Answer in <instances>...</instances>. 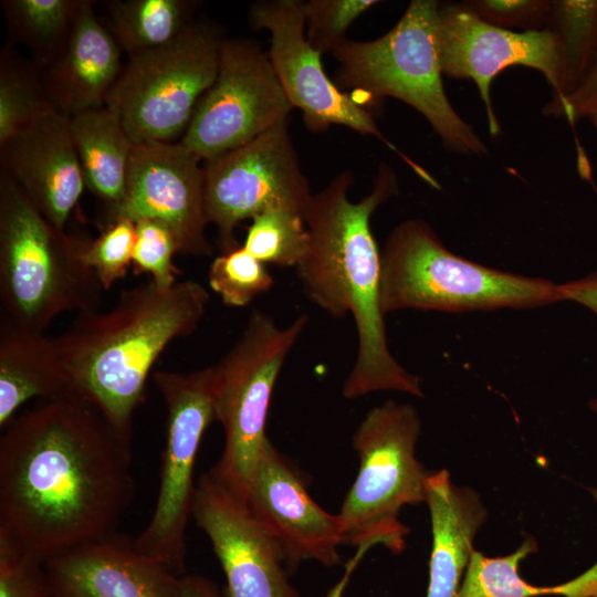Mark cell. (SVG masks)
<instances>
[{"mask_svg": "<svg viewBox=\"0 0 597 597\" xmlns=\"http://www.w3.org/2000/svg\"><path fill=\"white\" fill-rule=\"evenodd\" d=\"M0 439V528L44 561L116 533L134 501L132 437L83 399L41 400Z\"/></svg>", "mask_w": 597, "mask_h": 597, "instance_id": "cell-1", "label": "cell"}, {"mask_svg": "<svg viewBox=\"0 0 597 597\" xmlns=\"http://www.w3.org/2000/svg\"><path fill=\"white\" fill-rule=\"evenodd\" d=\"M354 174L341 171L313 193L304 219L310 249L295 268L306 297L333 318L352 315L357 353L344 385L347 399L392 390L423 398L420 378L408 371L388 346L380 304L381 253L370 220L398 192L396 172L380 164L370 191L352 201Z\"/></svg>", "mask_w": 597, "mask_h": 597, "instance_id": "cell-2", "label": "cell"}, {"mask_svg": "<svg viewBox=\"0 0 597 597\" xmlns=\"http://www.w3.org/2000/svg\"><path fill=\"white\" fill-rule=\"evenodd\" d=\"M209 293L195 281L163 287L154 281L123 290L107 311L78 313L53 338L77 392L122 433L145 400L149 373L167 345L201 322Z\"/></svg>", "mask_w": 597, "mask_h": 597, "instance_id": "cell-3", "label": "cell"}, {"mask_svg": "<svg viewBox=\"0 0 597 597\" xmlns=\"http://www.w3.org/2000/svg\"><path fill=\"white\" fill-rule=\"evenodd\" d=\"M434 0H412L399 21L370 41L346 40L332 54L337 86L369 109L385 97L418 111L442 145L462 156H485V143L451 105L442 82ZM370 111V109H369Z\"/></svg>", "mask_w": 597, "mask_h": 597, "instance_id": "cell-4", "label": "cell"}, {"mask_svg": "<svg viewBox=\"0 0 597 597\" xmlns=\"http://www.w3.org/2000/svg\"><path fill=\"white\" fill-rule=\"evenodd\" d=\"M86 241L54 227L1 171V315L43 334L62 313L98 311L103 287L84 259Z\"/></svg>", "mask_w": 597, "mask_h": 597, "instance_id": "cell-5", "label": "cell"}, {"mask_svg": "<svg viewBox=\"0 0 597 597\" xmlns=\"http://www.w3.org/2000/svg\"><path fill=\"white\" fill-rule=\"evenodd\" d=\"M380 253L385 315L402 310L458 313L535 308L562 301L557 283L454 254L421 219H408L395 227Z\"/></svg>", "mask_w": 597, "mask_h": 597, "instance_id": "cell-6", "label": "cell"}, {"mask_svg": "<svg viewBox=\"0 0 597 597\" xmlns=\"http://www.w3.org/2000/svg\"><path fill=\"white\" fill-rule=\"evenodd\" d=\"M420 432L415 407L394 400L371 408L356 428L359 468L338 512L347 544L366 552L383 545L394 554L406 548L410 531L398 514L404 505L426 503L430 474L415 455Z\"/></svg>", "mask_w": 597, "mask_h": 597, "instance_id": "cell-7", "label": "cell"}, {"mask_svg": "<svg viewBox=\"0 0 597 597\" xmlns=\"http://www.w3.org/2000/svg\"><path fill=\"white\" fill-rule=\"evenodd\" d=\"M307 324L308 316L302 314L280 327L270 314L254 310L241 336L212 366L214 416L224 446L209 471L243 499L269 439L265 425L276 379Z\"/></svg>", "mask_w": 597, "mask_h": 597, "instance_id": "cell-8", "label": "cell"}, {"mask_svg": "<svg viewBox=\"0 0 597 597\" xmlns=\"http://www.w3.org/2000/svg\"><path fill=\"white\" fill-rule=\"evenodd\" d=\"M219 31L192 23L171 43L129 57L105 105L134 145L177 143L219 69Z\"/></svg>", "mask_w": 597, "mask_h": 597, "instance_id": "cell-9", "label": "cell"}, {"mask_svg": "<svg viewBox=\"0 0 597 597\" xmlns=\"http://www.w3.org/2000/svg\"><path fill=\"white\" fill-rule=\"evenodd\" d=\"M166 409V438L153 514L135 546L179 576L186 573V532L197 484L195 464L206 429L216 420L213 367L153 376Z\"/></svg>", "mask_w": 597, "mask_h": 597, "instance_id": "cell-10", "label": "cell"}, {"mask_svg": "<svg viewBox=\"0 0 597 597\" xmlns=\"http://www.w3.org/2000/svg\"><path fill=\"white\" fill-rule=\"evenodd\" d=\"M203 172L206 211L221 252L240 245L234 231L242 221L276 206L305 214L313 197L287 121L203 161Z\"/></svg>", "mask_w": 597, "mask_h": 597, "instance_id": "cell-11", "label": "cell"}, {"mask_svg": "<svg viewBox=\"0 0 597 597\" xmlns=\"http://www.w3.org/2000/svg\"><path fill=\"white\" fill-rule=\"evenodd\" d=\"M293 109L268 52L249 39H223L217 76L179 140L202 161L234 149Z\"/></svg>", "mask_w": 597, "mask_h": 597, "instance_id": "cell-12", "label": "cell"}, {"mask_svg": "<svg viewBox=\"0 0 597 597\" xmlns=\"http://www.w3.org/2000/svg\"><path fill=\"white\" fill-rule=\"evenodd\" d=\"M249 23L270 32L268 51L275 75L291 105L302 112L307 129L346 126L384 142L426 182L432 177L394 146L379 130L371 112L341 90L325 73L321 53L306 38L303 1L263 0L250 6Z\"/></svg>", "mask_w": 597, "mask_h": 597, "instance_id": "cell-13", "label": "cell"}, {"mask_svg": "<svg viewBox=\"0 0 597 597\" xmlns=\"http://www.w3.org/2000/svg\"><path fill=\"white\" fill-rule=\"evenodd\" d=\"M438 48L443 75L474 82L492 137L502 129L490 86L502 71L511 66L533 69L542 73L553 94L559 88V44L548 29L511 31L483 21L465 2L447 3L438 11Z\"/></svg>", "mask_w": 597, "mask_h": 597, "instance_id": "cell-14", "label": "cell"}, {"mask_svg": "<svg viewBox=\"0 0 597 597\" xmlns=\"http://www.w3.org/2000/svg\"><path fill=\"white\" fill-rule=\"evenodd\" d=\"M201 161L179 142L135 145L123 203L107 223L122 217L157 220L174 233L179 253L211 254Z\"/></svg>", "mask_w": 597, "mask_h": 597, "instance_id": "cell-15", "label": "cell"}, {"mask_svg": "<svg viewBox=\"0 0 597 597\" xmlns=\"http://www.w3.org/2000/svg\"><path fill=\"white\" fill-rule=\"evenodd\" d=\"M192 517L220 562L228 597H300L276 542L245 499L210 471L197 483Z\"/></svg>", "mask_w": 597, "mask_h": 597, "instance_id": "cell-16", "label": "cell"}, {"mask_svg": "<svg viewBox=\"0 0 597 597\" xmlns=\"http://www.w3.org/2000/svg\"><path fill=\"white\" fill-rule=\"evenodd\" d=\"M247 504L279 545L286 567L316 561L332 567L341 563L338 547L347 544L338 514L323 510L302 479L268 439L253 471Z\"/></svg>", "mask_w": 597, "mask_h": 597, "instance_id": "cell-17", "label": "cell"}, {"mask_svg": "<svg viewBox=\"0 0 597 597\" xmlns=\"http://www.w3.org/2000/svg\"><path fill=\"white\" fill-rule=\"evenodd\" d=\"M1 171L64 230L85 186L70 116L53 109L0 145Z\"/></svg>", "mask_w": 597, "mask_h": 597, "instance_id": "cell-18", "label": "cell"}, {"mask_svg": "<svg viewBox=\"0 0 597 597\" xmlns=\"http://www.w3.org/2000/svg\"><path fill=\"white\" fill-rule=\"evenodd\" d=\"M52 597H180L181 576L114 533L45 559Z\"/></svg>", "mask_w": 597, "mask_h": 597, "instance_id": "cell-19", "label": "cell"}, {"mask_svg": "<svg viewBox=\"0 0 597 597\" xmlns=\"http://www.w3.org/2000/svg\"><path fill=\"white\" fill-rule=\"evenodd\" d=\"M93 7L92 0L82 1L66 49L43 75L50 103L70 117L104 106L123 70V51Z\"/></svg>", "mask_w": 597, "mask_h": 597, "instance_id": "cell-20", "label": "cell"}, {"mask_svg": "<svg viewBox=\"0 0 597 597\" xmlns=\"http://www.w3.org/2000/svg\"><path fill=\"white\" fill-rule=\"evenodd\" d=\"M426 503L432 527L426 597H457L474 552V536L486 520V510L479 494L455 485L447 470L429 474Z\"/></svg>", "mask_w": 597, "mask_h": 597, "instance_id": "cell-21", "label": "cell"}, {"mask_svg": "<svg viewBox=\"0 0 597 597\" xmlns=\"http://www.w3.org/2000/svg\"><path fill=\"white\" fill-rule=\"evenodd\" d=\"M81 399L53 338L0 317V427L28 400Z\"/></svg>", "mask_w": 597, "mask_h": 597, "instance_id": "cell-22", "label": "cell"}, {"mask_svg": "<svg viewBox=\"0 0 597 597\" xmlns=\"http://www.w3.org/2000/svg\"><path fill=\"white\" fill-rule=\"evenodd\" d=\"M70 124L85 186L103 201L109 220L123 203L135 145L106 105L71 116Z\"/></svg>", "mask_w": 597, "mask_h": 597, "instance_id": "cell-23", "label": "cell"}, {"mask_svg": "<svg viewBox=\"0 0 597 597\" xmlns=\"http://www.w3.org/2000/svg\"><path fill=\"white\" fill-rule=\"evenodd\" d=\"M189 0H112L106 2L112 35L128 57L175 41L198 7Z\"/></svg>", "mask_w": 597, "mask_h": 597, "instance_id": "cell-24", "label": "cell"}, {"mask_svg": "<svg viewBox=\"0 0 597 597\" xmlns=\"http://www.w3.org/2000/svg\"><path fill=\"white\" fill-rule=\"evenodd\" d=\"M83 0L1 1L11 40L23 44L39 69L50 67L64 52Z\"/></svg>", "mask_w": 597, "mask_h": 597, "instance_id": "cell-25", "label": "cell"}, {"mask_svg": "<svg viewBox=\"0 0 597 597\" xmlns=\"http://www.w3.org/2000/svg\"><path fill=\"white\" fill-rule=\"evenodd\" d=\"M547 29L559 44L561 84L551 100L559 102L582 84L597 59V0H552Z\"/></svg>", "mask_w": 597, "mask_h": 597, "instance_id": "cell-26", "label": "cell"}, {"mask_svg": "<svg viewBox=\"0 0 597 597\" xmlns=\"http://www.w3.org/2000/svg\"><path fill=\"white\" fill-rule=\"evenodd\" d=\"M40 69L7 44L0 54V145L53 111Z\"/></svg>", "mask_w": 597, "mask_h": 597, "instance_id": "cell-27", "label": "cell"}, {"mask_svg": "<svg viewBox=\"0 0 597 597\" xmlns=\"http://www.w3.org/2000/svg\"><path fill=\"white\" fill-rule=\"evenodd\" d=\"M310 242L304 214L290 207L276 206L251 219L242 245L264 264L296 268L306 256Z\"/></svg>", "mask_w": 597, "mask_h": 597, "instance_id": "cell-28", "label": "cell"}, {"mask_svg": "<svg viewBox=\"0 0 597 597\" xmlns=\"http://www.w3.org/2000/svg\"><path fill=\"white\" fill-rule=\"evenodd\" d=\"M537 551L534 537H526L512 554L488 557L474 549L457 597H537L533 586L519 574L520 563Z\"/></svg>", "mask_w": 597, "mask_h": 597, "instance_id": "cell-29", "label": "cell"}, {"mask_svg": "<svg viewBox=\"0 0 597 597\" xmlns=\"http://www.w3.org/2000/svg\"><path fill=\"white\" fill-rule=\"evenodd\" d=\"M208 282L224 305L245 307L255 297L271 290L274 277L266 264L254 258L243 245H239L213 259L208 271Z\"/></svg>", "mask_w": 597, "mask_h": 597, "instance_id": "cell-30", "label": "cell"}, {"mask_svg": "<svg viewBox=\"0 0 597 597\" xmlns=\"http://www.w3.org/2000/svg\"><path fill=\"white\" fill-rule=\"evenodd\" d=\"M0 597H52L45 561L0 528Z\"/></svg>", "mask_w": 597, "mask_h": 597, "instance_id": "cell-31", "label": "cell"}, {"mask_svg": "<svg viewBox=\"0 0 597 597\" xmlns=\"http://www.w3.org/2000/svg\"><path fill=\"white\" fill-rule=\"evenodd\" d=\"M136 223L129 218H117L107 223L94 240L86 241L84 259L94 271L103 290L123 279L133 263Z\"/></svg>", "mask_w": 597, "mask_h": 597, "instance_id": "cell-32", "label": "cell"}, {"mask_svg": "<svg viewBox=\"0 0 597 597\" xmlns=\"http://www.w3.org/2000/svg\"><path fill=\"white\" fill-rule=\"evenodd\" d=\"M376 0H310L303 2L307 41L321 54L347 40L350 24L376 6Z\"/></svg>", "mask_w": 597, "mask_h": 597, "instance_id": "cell-33", "label": "cell"}, {"mask_svg": "<svg viewBox=\"0 0 597 597\" xmlns=\"http://www.w3.org/2000/svg\"><path fill=\"white\" fill-rule=\"evenodd\" d=\"M136 223V241L133 254L135 273H147L163 287L172 286L180 273L174 264L179 248L174 233L165 224L153 219H139Z\"/></svg>", "mask_w": 597, "mask_h": 597, "instance_id": "cell-34", "label": "cell"}, {"mask_svg": "<svg viewBox=\"0 0 597 597\" xmlns=\"http://www.w3.org/2000/svg\"><path fill=\"white\" fill-rule=\"evenodd\" d=\"M465 4L483 21L506 30L547 29L551 0H469Z\"/></svg>", "mask_w": 597, "mask_h": 597, "instance_id": "cell-35", "label": "cell"}, {"mask_svg": "<svg viewBox=\"0 0 597 597\" xmlns=\"http://www.w3.org/2000/svg\"><path fill=\"white\" fill-rule=\"evenodd\" d=\"M545 115L565 117L570 125L597 111V59L582 84L559 102H548Z\"/></svg>", "mask_w": 597, "mask_h": 597, "instance_id": "cell-36", "label": "cell"}, {"mask_svg": "<svg viewBox=\"0 0 597 597\" xmlns=\"http://www.w3.org/2000/svg\"><path fill=\"white\" fill-rule=\"evenodd\" d=\"M558 285L562 301L575 302L597 314V271Z\"/></svg>", "mask_w": 597, "mask_h": 597, "instance_id": "cell-37", "label": "cell"}, {"mask_svg": "<svg viewBox=\"0 0 597 597\" xmlns=\"http://www.w3.org/2000/svg\"><path fill=\"white\" fill-rule=\"evenodd\" d=\"M180 597H222L216 584L198 574H185L180 580Z\"/></svg>", "mask_w": 597, "mask_h": 597, "instance_id": "cell-38", "label": "cell"}, {"mask_svg": "<svg viewBox=\"0 0 597 597\" xmlns=\"http://www.w3.org/2000/svg\"><path fill=\"white\" fill-rule=\"evenodd\" d=\"M366 554V551L364 549H357L356 555L348 562V564L345 566L344 574L342 578L329 589L326 597H343L345 588L348 584V580L358 565L362 557Z\"/></svg>", "mask_w": 597, "mask_h": 597, "instance_id": "cell-39", "label": "cell"}, {"mask_svg": "<svg viewBox=\"0 0 597 597\" xmlns=\"http://www.w3.org/2000/svg\"><path fill=\"white\" fill-rule=\"evenodd\" d=\"M587 119L590 121V123L594 125L595 129L597 130V111L593 114H590Z\"/></svg>", "mask_w": 597, "mask_h": 597, "instance_id": "cell-40", "label": "cell"}, {"mask_svg": "<svg viewBox=\"0 0 597 597\" xmlns=\"http://www.w3.org/2000/svg\"><path fill=\"white\" fill-rule=\"evenodd\" d=\"M589 406L593 411L597 412V397L590 401Z\"/></svg>", "mask_w": 597, "mask_h": 597, "instance_id": "cell-41", "label": "cell"}]
</instances>
